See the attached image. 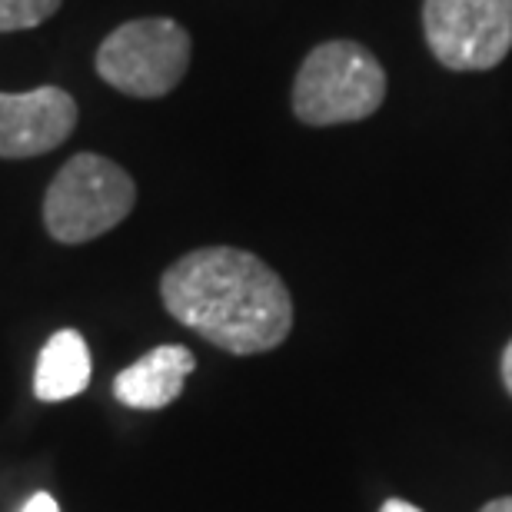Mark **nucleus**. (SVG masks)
Here are the masks:
<instances>
[{"mask_svg":"<svg viewBox=\"0 0 512 512\" xmlns=\"http://www.w3.org/2000/svg\"><path fill=\"white\" fill-rule=\"evenodd\" d=\"M167 313L217 350L256 356L293 330V300L280 273L237 247H203L167 266L160 280Z\"/></svg>","mask_w":512,"mask_h":512,"instance_id":"nucleus-1","label":"nucleus"},{"mask_svg":"<svg viewBox=\"0 0 512 512\" xmlns=\"http://www.w3.org/2000/svg\"><path fill=\"white\" fill-rule=\"evenodd\" d=\"M386 100V74L370 50L353 40H330L310 50L293 84V114L310 127L356 124Z\"/></svg>","mask_w":512,"mask_h":512,"instance_id":"nucleus-2","label":"nucleus"},{"mask_svg":"<svg viewBox=\"0 0 512 512\" xmlns=\"http://www.w3.org/2000/svg\"><path fill=\"white\" fill-rule=\"evenodd\" d=\"M133 203L137 187L124 167L97 153H77L47 187L44 227L57 243L77 247L120 227Z\"/></svg>","mask_w":512,"mask_h":512,"instance_id":"nucleus-3","label":"nucleus"},{"mask_svg":"<svg viewBox=\"0 0 512 512\" xmlns=\"http://www.w3.org/2000/svg\"><path fill=\"white\" fill-rule=\"evenodd\" d=\"M190 67V34L170 17L127 20L97 50V74L127 97H163Z\"/></svg>","mask_w":512,"mask_h":512,"instance_id":"nucleus-4","label":"nucleus"},{"mask_svg":"<svg viewBox=\"0 0 512 512\" xmlns=\"http://www.w3.org/2000/svg\"><path fill=\"white\" fill-rule=\"evenodd\" d=\"M423 34L449 70H489L512 50V0H423Z\"/></svg>","mask_w":512,"mask_h":512,"instance_id":"nucleus-5","label":"nucleus"},{"mask_svg":"<svg viewBox=\"0 0 512 512\" xmlns=\"http://www.w3.org/2000/svg\"><path fill=\"white\" fill-rule=\"evenodd\" d=\"M77 127V104L60 87L0 94V157L27 160L50 153Z\"/></svg>","mask_w":512,"mask_h":512,"instance_id":"nucleus-6","label":"nucleus"},{"mask_svg":"<svg viewBox=\"0 0 512 512\" xmlns=\"http://www.w3.org/2000/svg\"><path fill=\"white\" fill-rule=\"evenodd\" d=\"M193 370L197 360L187 346H153L147 356L117 373L114 396L130 409H167L183 393V383Z\"/></svg>","mask_w":512,"mask_h":512,"instance_id":"nucleus-7","label":"nucleus"},{"mask_svg":"<svg viewBox=\"0 0 512 512\" xmlns=\"http://www.w3.org/2000/svg\"><path fill=\"white\" fill-rule=\"evenodd\" d=\"M90 386V350L77 330H60L40 350L34 393L44 403H64Z\"/></svg>","mask_w":512,"mask_h":512,"instance_id":"nucleus-8","label":"nucleus"},{"mask_svg":"<svg viewBox=\"0 0 512 512\" xmlns=\"http://www.w3.org/2000/svg\"><path fill=\"white\" fill-rule=\"evenodd\" d=\"M60 10V0H0V34L40 27Z\"/></svg>","mask_w":512,"mask_h":512,"instance_id":"nucleus-9","label":"nucleus"},{"mask_svg":"<svg viewBox=\"0 0 512 512\" xmlns=\"http://www.w3.org/2000/svg\"><path fill=\"white\" fill-rule=\"evenodd\" d=\"M20 512H60V506H57V499L50 493H37V496L27 499V506Z\"/></svg>","mask_w":512,"mask_h":512,"instance_id":"nucleus-10","label":"nucleus"},{"mask_svg":"<svg viewBox=\"0 0 512 512\" xmlns=\"http://www.w3.org/2000/svg\"><path fill=\"white\" fill-rule=\"evenodd\" d=\"M499 373H503V386H506V393L512 396V340L506 343V350H503V363H499Z\"/></svg>","mask_w":512,"mask_h":512,"instance_id":"nucleus-11","label":"nucleus"},{"mask_svg":"<svg viewBox=\"0 0 512 512\" xmlns=\"http://www.w3.org/2000/svg\"><path fill=\"white\" fill-rule=\"evenodd\" d=\"M380 512H423V509H416L413 503H403V499H386Z\"/></svg>","mask_w":512,"mask_h":512,"instance_id":"nucleus-12","label":"nucleus"},{"mask_svg":"<svg viewBox=\"0 0 512 512\" xmlns=\"http://www.w3.org/2000/svg\"><path fill=\"white\" fill-rule=\"evenodd\" d=\"M479 512H512V496H503V499H493V503H486Z\"/></svg>","mask_w":512,"mask_h":512,"instance_id":"nucleus-13","label":"nucleus"}]
</instances>
